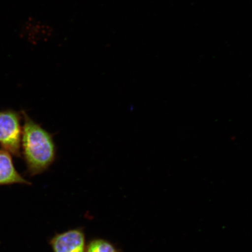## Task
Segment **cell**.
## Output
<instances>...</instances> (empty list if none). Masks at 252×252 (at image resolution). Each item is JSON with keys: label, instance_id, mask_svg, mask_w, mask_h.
<instances>
[{"label": "cell", "instance_id": "cell-1", "mask_svg": "<svg viewBox=\"0 0 252 252\" xmlns=\"http://www.w3.org/2000/svg\"><path fill=\"white\" fill-rule=\"evenodd\" d=\"M24 125L22 134V147L27 172L36 176L48 170L57 158V146L54 135L33 121L25 111Z\"/></svg>", "mask_w": 252, "mask_h": 252}, {"label": "cell", "instance_id": "cell-4", "mask_svg": "<svg viewBox=\"0 0 252 252\" xmlns=\"http://www.w3.org/2000/svg\"><path fill=\"white\" fill-rule=\"evenodd\" d=\"M12 184L31 185L16 170L11 154L0 150V186Z\"/></svg>", "mask_w": 252, "mask_h": 252}, {"label": "cell", "instance_id": "cell-3", "mask_svg": "<svg viewBox=\"0 0 252 252\" xmlns=\"http://www.w3.org/2000/svg\"><path fill=\"white\" fill-rule=\"evenodd\" d=\"M50 244L53 252H86V236L81 228L56 234Z\"/></svg>", "mask_w": 252, "mask_h": 252}, {"label": "cell", "instance_id": "cell-5", "mask_svg": "<svg viewBox=\"0 0 252 252\" xmlns=\"http://www.w3.org/2000/svg\"><path fill=\"white\" fill-rule=\"evenodd\" d=\"M86 252H121L115 246L103 239H94L87 245Z\"/></svg>", "mask_w": 252, "mask_h": 252}, {"label": "cell", "instance_id": "cell-2", "mask_svg": "<svg viewBox=\"0 0 252 252\" xmlns=\"http://www.w3.org/2000/svg\"><path fill=\"white\" fill-rule=\"evenodd\" d=\"M21 113L13 110L0 111V145L12 155L21 157Z\"/></svg>", "mask_w": 252, "mask_h": 252}]
</instances>
